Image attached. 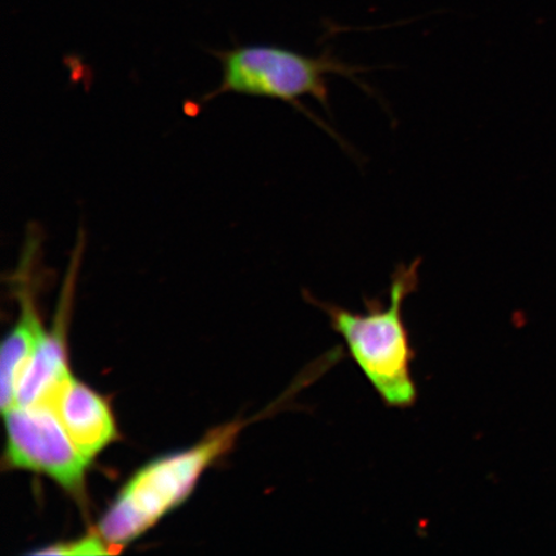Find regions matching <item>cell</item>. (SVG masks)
<instances>
[{"label": "cell", "instance_id": "obj_1", "mask_svg": "<svg viewBox=\"0 0 556 556\" xmlns=\"http://www.w3.org/2000/svg\"><path fill=\"white\" fill-rule=\"evenodd\" d=\"M420 264V258L400 264L392 275L388 305L379 299H365V313L308 296L328 316L331 329L344 340L353 363L389 408H412L417 401L413 375L415 350L403 305L419 288Z\"/></svg>", "mask_w": 556, "mask_h": 556}, {"label": "cell", "instance_id": "obj_2", "mask_svg": "<svg viewBox=\"0 0 556 556\" xmlns=\"http://www.w3.org/2000/svg\"><path fill=\"white\" fill-rule=\"evenodd\" d=\"M214 54L222 67V79L217 88L205 94L203 102L226 93L282 101L308 116L340 142L342 138L311 114L301 103L302 99L311 97L330 111L331 75L352 79L366 92H370L358 79V75L368 68L346 64L331 51L312 58L277 46H239L231 50L215 51Z\"/></svg>", "mask_w": 556, "mask_h": 556}, {"label": "cell", "instance_id": "obj_3", "mask_svg": "<svg viewBox=\"0 0 556 556\" xmlns=\"http://www.w3.org/2000/svg\"><path fill=\"white\" fill-rule=\"evenodd\" d=\"M240 428L231 424L215 429L198 446L144 465L104 513L99 525L103 540L113 551L127 546L182 505L201 475L232 446Z\"/></svg>", "mask_w": 556, "mask_h": 556}, {"label": "cell", "instance_id": "obj_4", "mask_svg": "<svg viewBox=\"0 0 556 556\" xmlns=\"http://www.w3.org/2000/svg\"><path fill=\"white\" fill-rule=\"evenodd\" d=\"M5 464L53 479L75 497L85 493L88 458L75 446L53 409L15 406L4 413Z\"/></svg>", "mask_w": 556, "mask_h": 556}, {"label": "cell", "instance_id": "obj_5", "mask_svg": "<svg viewBox=\"0 0 556 556\" xmlns=\"http://www.w3.org/2000/svg\"><path fill=\"white\" fill-rule=\"evenodd\" d=\"M45 405L53 409L75 446L89 462L117 438L115 419L106 401L73 375L54 389Z\"/></svg>", "mask_w": 556, "mask_h": 556}, {"label": "cell", "instance_id": "obj_6", "mask_svg": "<svg viewBox=\"0 0 556 556\" xmlns=\"http://www.w3.org/2000/svg\"><path fill=\"white\" fill-rule=\"evenodd\" d=\"M18 289L21 315L15 328L4 339L0 356V405L3 414L16 406L20 380L45 333L29 290H26V285L21 287V282Z\"/></svg>", "mask_w": 556, "mask_h": 556}, {"label": "cell", "instance_id": "obj_7", "mask_svg": "<svg viewBox=\"0 0 556 556\" xmlns=\"http://www.w3.org/2000/svg\"><path fill=\"white\" fill-rule=\"evenodd\" d=\"M70 375L61 337L45 331L20 380L16 406L45 405Z\"/></svg>", "mask_w": 556, "mask_h": 556}, {"label": "cell", "instance_id": "obj_8", "mask_svg": "<svg viewBox=\"0 0 556 556\" xmlns=\"http://www.w3.org/2000/svg\"><path fill=\"white\" fill-rule=\"evenodd\" d=\"M110 545L103 540L100 533H90L88 536L53 545L35 554L43 555H102L109 554Z\"/></svg>", "mask_w": 556, "mask_h": 556}]
</instances>
